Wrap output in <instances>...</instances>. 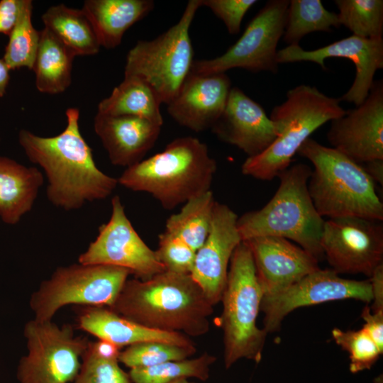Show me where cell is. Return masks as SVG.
<instances>
[{"instance_id": "3957f363", "label": "cell", "mask_w": 383, "mask_h": 383, "mask_svg": "<svg viewBox=\"0 0 383 383\" xmlns=\"http://www.w3.org/2000/svg\"><path fill=\"white\" fill-rule=\"evenodd\" d=\"M217 170L206 143L195 137L177 138L155 155L126 168L118 184L145 192L163 209L172 210L211 190Z\"/></svg>"}, {"instance_id": "d4e9b609", "label": "cell", "mask_w": 383, "mask_h": 383, "mask_svg": "<svg viewBox=\"0 0 383 383\" xmlns=\"http://www.w3.org/2000/svg\"><path fill=\"white\" fill-rule=\"evenodd\" d=\"M76 55L49 30L40 31V41L33 70L35 87L44 94L64 92L72 82Z\"/></svg>"}, {"instance_id": "b9f144b4", "label": "cell", "mask_w": 383, "mask_h": 383, "mask_svg": "<svg viewBox=\"0 0 383 383\" xmlns=\"http://www.w3.org/2000/svg\"><path fill=\"white\" fill-rule=\"evenodd\" d=\"M10 71L4 59H0V97H3L6 92L10 80Z\"/></svg>"}, {"instance_id": "e0dca14e", "label": "cell", "mask_w": 383, "mask_h": 383, "mask_svg": "<svg viewBox=\"0 0 383 383\" xmlns=\"http://www.w3.org/2000/svg\"><path fill=\"white\" fill-rule=\"evenodd\" d=\"M238 218L228 206L216 201L209 234L196 252L190 274L213 306L221 301L231 259L243 241Z\"/></svg>"}, {"instance_id": "836d02e7", "label": "cell", "mask_w": 383, "mask_h": 383, "mask_svg": "<svg viewBox=\"0 0 383 383\" xmlns=\"http://www.w3.org/2000/svg\"><path fill=\"white\" fill-rule=\"evenodd\" d=\"M196 352L195 345L183 346L149 341L135 343L121 351L118 361L130 369L147 367L171 360L187 359Z\"/></svg>"}, {"instance_id": "e575fe53", "label": "cell", "mask_w": 383, "mask_h": 383, "mask_svg": "<svg viewBox=\"0 0 383 383\" xmlns=\"http://www.w3.org/2000/svg\"><path fill=\"white\" fill-rule=\"evenodd\" d=\"M331 335L335 343L349 354V370L353 374L370 370L383 353L362 328L347 331L334 328Z\"/></svg>"}, {"instance_id": "7bdbcfd3", "label": "cell", "mask_w": 383, "mask_h": 383, "mask_svg": "<svg viewBox=\"0 0 383 383\" xmlns=\"http://www.w3.org/2000/svg\"><path fill=\"white\" fill-rule=\"evenodd\" d=\"M170 383H195V382H189L187 380V379H180Z\"/></svg>"}, {"instance_id": "8fae6325", "label": "cell", "mask_w": 383, "mask_h": 383, "mask_svg": "<svg viewBox=\"0 0 383 383\" xmlns=\"http://www.w3.org/2000/svg\"><path fill=\"white\" fill-rule=\"evenodd\" d=\"M289 4V0L268 1L223 54L213 59L194 60L190 72L209 74L241 68L276 74L277 45L284 33Z\"/></svg>"}, {"instance_id": "2e32d148", "label": "cell", "mask_w": 383, "mask_h": 383, "mask_svg": "<svg viewBox=\"0 0 383 383\" xmlns=\"http://www.w3.org/2000/svg\"><path fill=\"white\" fill-rule=\"evenodd\" d=\"M327 139L332 148L358 164L383 160V82H374L358 106L332 120Z\"/></svg>"}, {"instance_id": "44dd1931", "label": "cell", "mask_w": 383, "mask_h": 383, "mask_svg": "<svg viewBox=\"0 0 383 383\" xmlns=\"http://www.w3.org/2000/svg\"><path fill=\"white\" fill-rule=\"evenodd\" d=\"M162 126L132 116H109L97 113L94 129L111 164L131 167L141 160L154 146Z\"/></svg>"}, {"instance_id": "9c48e42d", "label": "cell", "mask_w": 383, "mask_h": 383, "mask_svg": "<svg viewBox=\"0 0 383 383\" xmlns=\"http://www.w3.org/2000/svg\"><path fill=\"white\" fill-rule=\"evenodd\" d=\"M131 274L106 265L73 264L57 267L42 282L30 299L34 319L52 321L68 304L111 307Z\"/></svg>"}, {"instance_id": "d6986e66", "label": "cell", "mask_w": 383, "mask_h": 383, "mask_svg": "<svg viewBox=\"0 0 383 383\" xmlns=\"http://www.w3.org/2000/svg\"><path fill=\"white\" fill-rule=\"evenodd\" d=\"M264 295L273 294L320 269L318 260L292 241L275 236L245 240Z\"/></svg>"}, {"instance_id": "4316f807", "label": "cell", "mask_w": 383, "mask_h": 383, "mask_svg": "<svg viewBox=\"0 0 383 383\" xmlns=\"http://www.w3.org/2000/svg\"><path fill=\"white\" fill-rule=\"evenodd\" d=\"M45 28L49 30L76 56L94 55L101 45L89 18L82 11L65 4L50 6L42 15Z\"/></svg>"}, {"instance_id": "8d00e7d4", "label": "cell", "mask_w": 383, "mask_h": 383, "mask_svg": "<svg viewBox=\"0 0 383 383\" xmlns=\"http://www.w3.org/2000/svg\"><path fill=\"white\" fill-rule=\"evenodd\" d=\"M255 0H202V6L208 7L224 23L230 34H238L247 11Z\"/></svg>"}, {"instance_id": "6da1fadb", "label": "cell", "mask_w": 383, "mask_h": 383, "mask_svg": "<svg viewBox=\"0 0 383 383\" xmlns=\"http://www.w3.org/2000/svg\"><path fill=\"white\" fill-rule=\"evenodd\" d=\"M65 114L66 127L58 135L42 137L22 129L18 142L29 160L44 171L49 201L65 211H74L106 199L118 182L96 166L79 130V110L70 107Z\"/></svg>"}, {"instance_id": "60d3db41", "label": "cell", "mask_w": 383, "mask_h": 383, "mask_svg": "<svg viewBox=\"0 0 383 383\" xmlns=\"http://www.w3.org/2000/svg\"><path fill=\"white\" fill-rule=\"evenodd\" d=\"M363 169L372 179L380 185H383V160H373L363 163Z\"/></svg>"}, {"instance_id": "5b68a950", "label": "cell", "mask_w": 383, "mask_h": 383, "mask_svg": "<svg viewBox=\"0 0 383 383\" xmlns=\"http://www.w3.org/2000/svg\"><path fill=\"white\" fill-rule=\"evenodd\" d=\"M311 172L309 165L297 163L279 173V186L268 203L238 217L237 226L243 241L280 237L295 242L318 262L322 260L321 238L325 220L309 192Z\"/></svg>"}, {"instance_id": "cb8c5ba5", "label": "cell", "mask_w": 383, "mask_h": 383, "mask_svg": "<svg viewBox=\"0 0 383 383\" xmlns=\"http://www.w3.org/2000/svg\"><path fill=\"white\" fill-rule=\"evenodd\" d=\"M152 0H87L82 8L101 47L118 46L126 30L154 9Z\"/></svg>"}, {"instance_id": "f35d334b", "label": "cell", "mask_w": 383, "mask_h": 383, "mask_svg": "<svg viewBox=\"0 0 383 383\" xmlns=\"http://www.w3.org/2000/svg\"><path fill=\"white\" fill-rule=\"evenodd\" d=\"M23 0L0 1V33L9 35L16 23Z\"/></svg>"}, {"instance_id": "277c9868", "label": "cell", "mask_w": 383, "mask_h": 383, "mask_svg": "<svg viewBox=\"0 0 383 383\" xmlns=\"http://www.w3.org/2000/svg\"><path fill=\"white\" fill-rule=\"evenodd\" d=\"M297 153L313 165L308 189L320 216L383 220V204L377 194L374 182L362 165L311 138L301 145Z\"/></svg>"}, {"instance_id": "ac0fdd59", "label": "cell", "mask_w": 383, "mask_h": 383, "mask_svg": "<svg viewBox=\"0 0 383 383\" xmlns=\"http://www.w3.org/2000/svg\"><path fill=\"white\" fill-rule=\"evenodd\" d=\"M211 131L248 157L264 152L277 138L276 128L262 106L236 87H231L225 109Z\"/></svg>"}, {"instance_id": "7a4b0ae2", "label": "cell", "mask_w": 383, "mask_h": 383, "mask_svg": "<svg viewBox=\"0 0 383 383\" xmlns=\"http://www.w3.org/2000/svg\"><path fill=\"white\" fill-rule=\"evenodd\" d=\"M109 309L148 328L201 336L210 329L213 306L190 274L168 270L127 279Z\"/></svg>"}, {"instance_id": "83f0119b", "label": "cell", "mask_w": 383, "mask_h": 383, "mask_svg": "<svg viewBox=\"0 0 383 383\" xmlns=\"http://www.w3.org/2000/svg\"><path fill=\"white\" fill-rule=\"evenodd\" d=\"M215 202L211 190L189 199L167 218L165 231L196 252L209 234Z\"/></svg>"}, {"instance_id": "74e56055", "label": "cell", "mask_w": 383, "mask_h": 383, "mask_svg": "<svg viewBox=\"0 0 383 383\" xmlns=\"http://www.w3.org/2000/svg\"><path fill=\"white\" fill-rule=\"evenodd\" d=\"M361 317L365 322L362 328L383 351V311L372 312L370 307L365 306Z\"/></svg>"}, {"instance_id": "f546056e", "label": "cell", "mask_w": 383, "mask_h": 383, "mask_svg": "<svg viewBox=\"0 0 383 383\" xmlns=\"http://www.w3.org/2000/svg\"><path fill=\"white\" fill-rule=\"evenodd\" d=\"M121 348L102 340L89 342L74 383H132L118 365Z\"/></svg>"}, {"instance_id": "4fadbf2b", "label": "cell", "mask_w": 383, "mask_h": 383, "mask_svg": "<svg viewBox=\"0 0 383 383\" xmlns=\"http://www.w3.org/2000/svg\"><path fill=\"white\" fill-rule=\"evenodd\" d=\"M324 257L338 274L370 277L383 264V225L358 216L325 220L321 238Z\"/></svg>"}, {"instance_id": "5bb4252c", "label": "cell", "mask_w": 383, "mask_h": 383, "mask_svg": "<svg viewBox=\"0 0 383 383\" xmlns=\"http://www.w3.org/2000/svg\"><path fill=\"white\" fill-rule=\"evenodd\" d=\"M348 299L372 302L370 280L344 279L332 269L320 268L279 292L263 296V328L267 333L277 331L284 318L298 308Z\"/></svg>"}, {"instance_id": "ba28073f", "label": "cell", "mask_w": 383, "mask_h": 383, "mask_svg": "<svg viewBox=\"0 0 383 383\" xmlns=\"http://www.w3.org/2000/svg\"><path fill=\"white\" fill-rule=\"evenodd\" d=\"M202 0H190L177 23L151 40H139L126 56L124 76L135 77L168 104L191 72L194 50L189 29Z\"/></svg>"}, {"instance_id": "ab89813d", "label": "cell", "mask_w": 383, "mask_h": 383, "mask_svg": "<svg viewBox=\"0 0 383 383\" xmlns=\"http://www.w3.org/2000/svg\"><path fill=\"white\" fill-rule=\"evenodd\" d=\"M372 294V312L383 311V264L379 265L370 277Z\"/></svg>"}, {"instance_id": "52a82bcc", "label": "cell", "mask_w": 383, "mask_h": 383, "mask_svg": "<svg viewBox=\"0 0 383 383\" xmlns=\"http://www.w3.org/2000/svg\"><path fill=\"white\" fill-rule=\"evenodd\" d=\"M262 297L251 250L248 243L242 241L231 259L221 299L223 311L220 325L226 369L240 359L257 363L262 360L267 333L257 326V318Z\"/></svg>"}, {"instance_id": "d590c367", "label": "cell", "mask_w": 383, "mask_h": 383, "mask_svg": "<svg viewBox=\"0 0 383 383\" xmlns=\"http://www.w3.org/2000/svg\"><path fill=\"white\" fill-rule=\"evenodd\" d=\"M166 270L179 274H190L196 252L179 238L165 231L159 235L155 250Z\"/></svg>"}, {"instance_id": "8992f818", "label": "cell", "mask_w": 383, "mask_h": 383, "mask_svg": "<svg viewBox=\"0 0 383 383\" xmlns=\"http://www.w3.org/2000/svg\"><path fill=\"white\" fill-rule=\"evenodd\" d=\"M340 102V99L310 85L289 89L286 100L275 106L269 116L276 128V139L262 153L247 157L241 166L242 173L265 181L277 177L316 129L345 114Z\"/></svg>"}, {"instance_id": "4dcf8cb0", "label": "cell", "mask_w": 383, "mask_h": 383, "mask_svg": "<svg viewBox=\"0 0 383 383\" xmlns=\"http://www.w3.org/2000/svg\"><path fill=\"white\" fill-rule=\"evenodd\" d=\"M216 357L208 353L180 360H171L147 367L130 370L132 383H170L180 379L197 378L205 381L209 377L211 366Z\"/></svg>"}, {"instance_id": "30bf717a", "label": "cell", "mask_w": 383, "mask_h": 383, "mask_svg": "<svg viewBox=\"0 0 383 383\" xmlns=\"http://www.w3.org/2000/svg\"><path fill=\"white\" fill-rule=\"evenodd\" d=\"M28 354L18 365L20 383H70L75 380L89 344L72 326L33 319L24 327Z\"/></svg>"}, {"instance_id": "484cf974", "label": "cell", "mask_w": 383, "mask_h": 383, "mask_svg": "<svg viewBox=\"0 0 383 383\" xmlns=\"http://www.w3.org/2000/svg\"><path fill=\"white\" fill-rule=\"evenodd\" d=\"M160 102L155 91L143 80L124 76L109 96L101 100L97 113L109 116H132L162 126Z\"/></svg>"}, {"instance_id": "1f68e13d", "label": "cell", "mask_w": 383, "mask_h": 383, "mask_svg": "<svg viewBox=\"0 0 383 383\" xmlns=\"http://www.w3.org/2000/svg\"><path fill=\"white\" fill-rule=\"evenodd\" d=\"M33 2L23 0L18 20L9 34L4 60L11 70L27 67L33 70L37 55L40 31L32 23Z\"/></svg>"}, {"instance_id": "9a60e30c", "label": "cell", "mask_w": 383, "mask_h": 383, "mask_svg": "<svg viewBox=\"0 0 383 383\" xmlns=\"http://www.w3.org/2000/svg\"><path fill=\"white\" fill-rule=\"evenodd\" d=\"M330 57H343L353 62L355 79L340 100L358 106L368 96L376 72L383 67V38L369 39L352 35L312 50L299 45H288L279 50L277 55L279 64L312 62L323 70L325 60Z\"/></svg>"}, {"instance_id": "d6a6232c", "label": "cell", "mask_w": 383, "mask_h": 383, "mask_svg": "<svg viewBox=\"0 0 383 383\" xmlns=\"http://www.w3.org/2000/svg\"><path fill=\"white\" fill-rule=\"evenodd\" d=\"M334 3L340 25L353 35L369 39L382 38V0H335Z\"/></svg>"}, {"instance_id": "603a6c76", "label": "cell", "mask_w": 383, "mask_h": 383, "mask_svg": "<svg viewBox=\"0 0 383 383\" xmlns=\"http://www.w3.org/2000/svg\"><path fill=\"white\" fill-rule=\"evenodd\" d=\"M44 182L42 172L0 156V218L16 225L33 208Z\"/></svg>"}, {"instance_id": "7c38bea8", "label": "cell", "mask_w": 383, "mask_h": 383, "mask_svg": "<svg viewBox=\"0 0 383 383\" xmlns=\"http://www.w3.org/2000/svg\"><path fill=\"white\" fill-rule=\"evenodd\" d=\"M78 262L122 267L141 280L166 270L155 250L143 241L133 228L118 196L111 199L109 221L99 228L98 235L79 256Z\"/></svg>"}, {"instance_id": "f1b7e54d", "label": "cell", "mask_w": 383, "mask_h": 383, "mask_svg": "<svg viewBox=\"0 0 383 383\" xmlns=\"http://www.w3.org/2000/svg\"><path fill=\"white\" fill-rule=\"evenodd\" d=\"M340 26L338 14L327 10L321 0H290L282 39L296 45L309 33L331 32Z\"/></svg>"}, {"instance_id": "7402d4cb", "label": "cell", "mask_w": 383, "mask_h": 383, "mask_svg": "<svg viewBox=\"0 0 383 383\" xmlns=\"http://www.w3.org/2000/svg\"><path fill=\"white\" fill-rule=\"evenodd\" d=\"M79 327L99 340L122 348L135 343L158 341L183 346L195 345L182 333L155 331L132 321L105 306H84L78 312Z\"/></svg>"}, {"instance_id": "ffe728a7", "label": "cell", "mask_w": 383, "mask_h": 383, "mask_svg": "<svg viewBox=\"0 0 383 383\" xmlns=\"http://www.w3.org/2000/svg\"><path fill=\"white\" fill-rule=\"evenodd\" d=\"M231 82L226 73L190 72L167 111L179 125L195 132L213 127L227 104Z\"/></svg>"}]
</instances>
